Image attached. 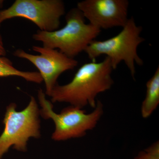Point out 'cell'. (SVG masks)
<instances>
[{"mask_svg":"<svg viewBox=\"0 0 159 159\" xmlns=\"http://www.w3.org/2000/svg\"><path fill=\"white\" fill-rule=\"evenodd\" d=\"M110 61L105 57L102 61L86 63L81 66L72 80L63 85L57 84L50 97L53 102H67L83 108H94L99 94L108 91L114 84Z\"/></svg>","mask_w":159,"mask_h":159,"instance_id":"cell-1","label":"cell"},{"mask_svg":"<svg viewBox=\"0 0 159 159\" xmlns=\"http://www.w3.org/2000/svg\"><path fill=\"white\" fill-rule=\"evenodd\" d=\"M142 28L138 25L133 17L129 18L122 30L117 35L104 40H94L84 52L92 61L105 55L110 61L113 70L124 62L133 78L136 74V65L142 66L143 61L138 53L139 46L145 41L141 36Z\"/></svg>","mask_w":159,"mask_h":159,"instance_id":"cell-2","label":"cell"},{"mask_svg":"<svg viewBox=\"0 0 159 159\" xmlns=\"http://www.w3.org/2000/svg\"><path fill=\"white\" fill-rule=\"evenodd\" d=\"M82 12L77 8L70 9L66 16V25L51 32L38 30L32 38L42 43L43 47L58 49L70 58H74L99 35L101 30L86 23Z\"/></svg>","mask_w":159,"mask_h":159,"instance_id":"cell-3","label":"cell"},{"mask_svg":"<svg viewBox=\"0 0 159 159\" xmlns=\"http://www.w3.org/2000/svg\"><path fill=\"white\" fill-rule=\"evenodd\" d=\"M38 97L41 107V116L44 119H52L55 124V130L52 135L54 141H66L84 136L87 132L96 127L103 114V105L99 100H97L96 107L89 113H86L82 108L70 105L57 114L41 89L38 91Z\"/></svg>","mask_w":159,"mask_h":159,"instance_id":"cell-4","label":"cell"},{"mask_svg":"<svg viewBox=\"0 0 159 159\" xmlns=\"http://www.w3.org/2000/svg\"><path fill=\"white\" fill-rule=\"evenodd\" d=\"M11 103L7 107L3 123L5 128L0 136V159L11 146L19 151L26 152L30 138L40 137L38 105L34 97L29 105L20 111Z\"/></svg>","mask_w":159,"mask_h":159,"instance_id":"cell-5","label":"cell"},{"mask_svg":"<svg viewBox=\"0 0 159 159\" xmlns=\"http://www.w3.org/2000/svg\"><path fill=\"white\" fill-rule=\"evenodd\" d=\"M65 12L61 0H16L9 8L0 10V23L21 17L32 22L40 31L51 32L58 29Z\"/></svg>","mask_w":159,"mask_h":159,"instance_id":"cell-6","label":"cell"},{"mask_svg":"<svg viewBox=\"0 0 159 159\" xmlns=\"http://www.w3.org/2000/svg\"><path fill=\"white\" fill-rule=\"evenodd\" d=\"M32 50L39 54H29L18 49L14 51L13 55L27 60L37 68L45 83L46 94L50 97L52 90L57 84L59 76L66 71L74 70L77 66L78 61L67 57L57 49L34 46Z\"/></svg>","mask_w":159,"mask_h":159,"instance_id":"cell-7","label":"cell"},{"mask_svg":"<svg viewBox=\"0 0 159 159\" xmlns=\"http://www.w3.org/2000/svg\"><path fill=\"white\" fill-rule=\"evenodd\" d=\"M129 6L127 0H84L77 8L89 24L101 30L123 28L129 19Z\"/></svg>","mask_w":159,"mask_h":159,"instance_id":"cell-8","label":"cell"},{"mask_svg":"<svg viewBox=\"0 0 159 159\" xmlns=\"http://www.w3.org/2000/svg\"><path fill=\"white\" fill-rule=\"evenodd\" d=\"M146 95L141 106V114L144 119L151 116L159 104V67L146 84Z\"/></svg>","mask_w":159,"mask_h":159,"instance_id":"cell-9","label":"cell"},{"mask_svg":"<svg viewBox=\"0 0 159 159\" xmlns=\"http://www.w3.org/2000/svg\"><path fill=\"white\" fill-rule=\"evenodd\" d=\"M16 76L22 77L29 82L41 84L43 81L38 72L20 70L13 66L12 61L6 57H0V77Z\"/></svg>","mask_w":159,"mask_h":159,"instance_id":"cell-10","label":"cell"},{"mask_svg":"<svg viewBox=\"0 0 159 159\" xmlns=\"http://www.w3.org/2000/svg\"><path fill=\"white\" fill-rule=\"evenodd\" d=\"M134 159H159V142L157 141L151 145L139 152Z\"/></svg>","mask_w":159,"mask_h":159,"instance_id":"cell-11","label":"cell"},{"mask_svg":"<svg viewBox=\"0 0 159 159\" xmlns=\"http://www.w3.org/2000/svg\"><path fill=\"white\" fill-rule=\"evenodd\" d=\"M1 23H0V29L1 27ZM6 54V51L5 47H4V43H3L2 37L0 32V57H5Z\"/></svg>","mask_w":159,"mask_h":159,"instance_id":"cell-12","label":"cell"},{"mask_svg":"<svg viewBox=\"0 0 159 159\" xmlns=\"http://www.w3.org/2000/svg\"><path fill=\"white\" fill-rule=\"evenodd\" d=\"M3 3H4V1L0 0V9L3 7Z\"/></svg>","mask_w":159,"mask_h":159,"instance_id":"cell-13","label":"cell"}]
</instances>
